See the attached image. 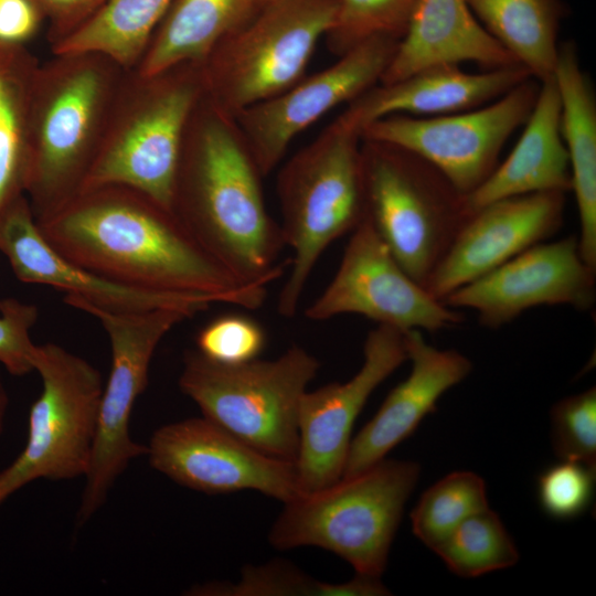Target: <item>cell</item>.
<instances>
[{"label": "cell", "mask_w": 596, "mask_h": 596, "mask_svg": "<svg viewBox=\"0 0 596 596\" xmlns=\"http://www.w3.org/2000/svg\"><path fill=\"white\" fill-rule=\"evenodd\" d=\"M36 224L62 256L123 285L209 296L251 310L267 297L268 286L236 279L171 209L129 187L82 190Z\"/></svg>", "instance_id": "obj_1"}, {"label": "cell", "mask_w": 596, "mask_h": 596, "mask_svg": "<svg viewBox=\"0 0 596 596\" xmlns=\"http://www.w3.org/2000/svg\"><path fill=\"white\" fill-rule=\"evenodd\" d=\"M262 175L234 117L205 94L188 123L171 209L198 243L244 284L268 286L289 266Z\"/></svg>", "instance_id": "obj_2"}, {"label": "cell", "mask_w": 596, "mask_h": 596, "mask_svg": "<svg viewBox=\"0 0 596 596\" xmlns=\"http://www.w3.org/2000/svg\"><path fill=\"white\" fill-rule=\"evenodd\" d=\"M125 72L96 52L53 54L39 64L29 111L25 191L35 221L82 190Z\"/></svg>", "instance_id": "obj_3"}, {"label": "cell", "mask_w": 596, "mask_h": 596, "mask_svg": "<svg viewBox=\"0 0 596 596\" xmlns=\"http://www.w3.org/2000/svg\"><path fill=\"white\" fill-rule=\"evenodd\" d=\"M361 142L360 129L340 114L279 166V226L292 252L277 299L283 317L296 315L322 253L364 216Z\"/></svg>", "instance_id": "obj_4"}, {"label": "cell", "mask_w": 596, "mask_h": 596, "mask_svg": "<svg viewBox=\"0 0 596 596\" xmlns=\"http://www.w3.org/2000/svg\"><path fill=\"white\" fill-rule=\"evenodd\" d=\"M205 93L200 62L126 70L82 190L125 185L171 209L184 132Z\"/></svg>", "instance_id": "obj_5"}, {"label": "cell", "mask_w": 596, "mask_h": 596, "mask_svg": "<svg viewBox=\"0 0 596 596\" xmlns=\"http://www.w3.org/2000/svg\"><path fill=\"white\" fill-rule=\"evenodd\" d=\"M421 467L386 459L284 503L268 542L280 551L315 546L345 560L355 574L381 577Z\"/></svg>", "instance_id": "obj_6"}, {"label": "cell", "mask_w": 596, "mask_h": 596, "mask_svg": "<svg viewBox=\"0 0 596 596\" xmlns=\"http://www.w3.org/2000/svg\"><path fill=\"white\" fill-rule=\"evenodd\" d=\"M319 368L299 345L274 360L233 365L192 350L184 354L179 386L206 419L267 456L295 462L300 401Z\"/></svg>", "instance_id": "obj_7"}, {"label": "cell", "mask_w": 596, "mask_h": 596, "mask_svg": "<svg viewBox=\"0 0 596 596\" xmlns=\"http://www.w3.org/2000/svg\"><path fill=\"white\" fill-rule=\"evenodd\" d=\"M364 214L403 269L425 285L468 215L435 167L400 147L361 142Z\"/></svg>", "instance_id": "obj_8"}, {"label": "cell", "mask_w": 596, "mask_h": 596, "mask_svg": "<svg viewBox=\"0 0 596 596\" xmlns=\"http://www.w3.org/2000/svg\"><path fill=\"white\" fill-rule=\"evenodd\" d=\"M337 8L338 0L262 4L202 62L206 96L233 116L296 84L332 26Z\"/></svg>", "instance_id": "obj_9"}, {"label": "cell", "mask_w": 596, "mask_h": 596, "mask_svg": "<svg viewBox=\"0 0 596 596\" xmlns=\"http://www.w3.org/2000/svg\"><path fill=\"white\" fill-rule=\"evenodd\" d=\"M64 301L96 318L110 344L111 364L104 384L94 446L76 522L84 525L105 503L117 478L129 464L147 455L129 425L134 405L148 384L153 353L163 337L192 316L173 308L120 310L65 295Z\"/></svg>", "instance_id": "obj_10"}, {"label": "cell", "mask_w": 596, "mask_h": 596, "mask_svg": "<svg viewBox=\"0 0 596 596\" xmlns=\"http://www.w3.org/2000/svg\"><path fill=\"white\" fill-rule=\"evenodd\" d=\"M42 391L29 413L23 450L0 471V504L36 479L85 477L104 384L87 360L55 343L36 345Z\"/></svg>", "instance_id": "obj_11"}, {"label": "cell", "mask_w": 596, "mask_h": 596, "mask_svg": "<svg viewBox=\"0 0 596 596\" xmlns=\"http://www.w3.org/2000/svg\"><path fill=\"white\" fill-rule=\"evenodd\" d=\"M539 89L540 82L530 77L471 110L432 117L385 116L365 125L361 139L421 157L466 195L496 169L504 143L530 116Z\"/></svg>", "instance_id": "obj_12"}, {"label": "cell", "mask_w": 596, "mask_h": 596, "mask_svg": "<svg viewBox=\"0 0 596 596\" xmlns=\"http://www.w3.org/2000/svg\"><path fill=\"white\" fill-rule=\"evenodd\" d=\"M348 313L402 331L434 332L462 321V313L403 269L365 214L351 232L333 278L305 312L313 321Z\"/></svg>", "instance_id": "obj_13"}, {"label": "cell", "mask_w": 596, "mask_h": 596, "mask_svg": "<svg viewBox=\"0 0 596 596\" xmlns=\"http://www.w3.org/2000/svg\"><path fill=\"white\" fill-rule=\"evenodd\" d=\"M398 41L374 38L337 56L284 92L233 117L263 177L280 166L295 138L340 105L380 83Z\"/></svg>", "instance_id": "obj_14"}, {"label": "cell", "mask_w": 596, "mask_h": 596, "mask_svg": "<svg viewBox=\"0 0 596 596\" xmlns=\"http://www.w3.org/2000/svg\"><path fill=\"white\" fill-rule=\"evenodd\" d=\"M146 456L155 470L206 494L255 490L286 503L305 493L294 461L267 456L203 416L159 427Z\"/></svg>", "instance_id": "obj_15"}, {"label": "cell", "mask_w": 596, "mask_h": 596, "mask_svg": "<svg viewBox=\"0 0 596 596\" xmlns=\"http://www.w3.org/2000/svg\"><path fill=\"white\" fill-rule=\"evenodd\" d=\"M405 331L377 324L369 331L360 370L343 383H330L302 395L296 468L304 492L342 477L353 424L374 390L407 360Z\"/></svg>", "instance_id": "obj_16"}, {"label": "cell", "mask_w": 596, "mask_h": 596, "mask_svg": "<svg viewBox=\"0 0 596 596\" xmlns=\"http://www.w3.org/2000/svg\"><path fill=\"white\" fill-rule=\"evenodd\" d=\"M595 274L581 255L578 236L571 235L529 247L443 301L475 311L482 326L496 329L539 306L592 308Z\"/></svg>", "instance_id": "obj_17"}, {"label": "cell", "mask_w": 596, "mask_h": 596, "mask_svg": "<svg viewBox=\"0 0 596 596\" xmlns=\"http://www.w3.org/2000/svg\"><path fill=\"white\" fill-rule=\"evenodd\" d=\"M565 193L535 192L494 201L472 213L424 287L444 300L558 231Z\"/></svg>", "instance_id": "obj_18"}, {"label": "cell", "mask_w": 596, "mask_h": 596, "mask_svg": "<svg viewBox=\"0 0 596 596\" xmlns=\"http://www.w3.org/2000/svg\"><path fill=\"white\" fill-rule=\"evenodd\" d=\"M0 253L20 281L45 285L120 310L173 308L192 317L217 301L209 296L151 291L123 285L74 264L43 237L26 195L0 217Z\"/></svg>", "instance_id": "obj_19"}, {"label": "cell", "mask_w": 596, "mask_h": 596, "mask_svg": "<svg viewBox=\"0 0 596 596\" xmlns=\"http://www.w3.org/2000/svg\"><path fill=\"white\" fill-rule=\"evenodd\" d=\"M404 339L412 364L409 375L387 394L375 415L351 439L342 477L356 475L386 458L435 411L439 397L472 369L462 353L428 344L421 330L405 331Z\"/></svg>", "instance_id": "obj_20"}, {"label": "cell", "mask_w": 596, "mask_h": 596, "mask_svg": "<svg viewBox=\"0 0 596 596\" xmlns=\"http://www.w3.org/2000/svg\"><path fill=\"white\" fill-rule=\"evenodd\" d=\"M530 77L521 65L468 73L458 64H439L393 83L376 84L350 102L341 114L360 131L365 125L395 114H456L491 103Z\"/></svg>", "instance_id": "obj_21"}, {"label": "cell", "mask_w": 596, "mask_h": 596, "mask_svg": "<svg viewBox=\"0 0 596 596\" xmlns=\"http://www.w3.org/2000/svg\"><path fill=\"white\" fill-rule=\"evenodd\" d=\"M462 62L486 70L520 65L481 25L467 0H418L380 83H393L429 66Z\"/></svg>", "instance_id": "obj_22"}, {"label": "cell", "mask_w": 596, "mask_h": 596, "mask_svg": "<svg viewBox=\"0 0 596 596\" xmlns=\"http://www.w3.org/2000/svg\"><path fill=\"white\" fill-rule=\"evenodd\" d=\"M560 119V95L551 77L540 82L535 104L510 155L478 188L464 195L468 215L505 198L571 191L570 160Z\"/></svg>", "instance_id": "obj_23"}, {"label": "cell", "mask_w": 596, "mask_h": 596, "mask_svg": "<svg viewBox=\"0 0 596 596\" xmlns=\"http://www.w3.org/2000/svg\"><path fill=\"white\" fill-rule=\"evenodd\" d=\"M553 78L561 102V135L571 169L583 259L596 268V100L573 42L558 46Z\"/></svg>", "instance_id": "obj_24"}, {"label": "cell", "mask_w": 596, "mask_h": 596, "mask_svg": "<svg viewBox=\"0 0 596 596\" xmlns=\"http://www.w3.org/2000/svg\"><path fill=\"white\" fill-rule=\"evenodd\" d=\"M259 7V0H173L134 70L148 75L182 63H202Z\"/></svg>", "instance_id": "obj_25"}, {"label": "cell", "mask_w": 596, "mask_h": 596, "mask_svg": "<svg viewBox=\"0 0 596 596\" xmlns=\"http://www.w3.org/2000/svg\"><path fill=\"white\" fill-rule=\"evenodd\" d=\"M487 32L539 82L553 77L561 0H467Z\"/></svg>", "instance_id": "obj_26"}, {"label": "cell", "mask_w": 596, "mask_h": 596, "mask_svg": "<svg viewBox=\"0 0 596 596\" xmlns=\"http://www.w3.org/2000/svg\"><path fill=\"white\" fill-rule=\"evenodd\" d=\"M39 64L24 44L0 42V217L25 195L29 111Z\"/></svg>", "instance_id": "obj_27"}, {"label": "cell", "mask_w": 596, "mask_h": 596, "mask_svg": "<svg viewBox=\"0 0 596 596\" xmlns=\"http://www.w3.org/2000/svg\"><path fill=\"white\" fill-rule=\"evenodd\" d=\"M173 0H108L88 21L51 45L53 54L96 52L125 70L139 63Z\"/></svg>", "instance_id": "obj_28"}, {"label": "cell", "mask_w": 596, "mask_h": 596, "mask_svg": "<svg viewBox=\"0 0 596 596\" xmlns=\"http://www.w3.org/2000/svg\"><path fill=\"white\" fill-rule=\"evenodd\" d=\"M191 595L211 596H385L390 590L381 577L355 574L343 583L313 578L294 564L270 561L245 565L236 583H207L194 586Z\"/></svg>", "instance_id": "obj_29"}, {"label": "cell", "mask_w": 596, "mask_h": 596, "mask_svg": "<svg viewBox=\"0 0 596 596\" xmlns=\"http://www.w3.org/2000/svg\"><path fill=\"white\" fill-rule=\"evenodd\" d=\"M435 553L454 574L466 578L511 567L520 557L499 515L489 508L465 519Z\"/></svg>", "instance_id": "obj_30"}, {"label": "cell", "mask_w": 596, "mask_h": 596, "mask_svg": "<svg viewBox=\"0 0 596 596\" xmlns=\"http://www.w3.org/2000/svg\"><path fill=\"white\" fill-rule=\"evenodd\" d=\"M487 508L483 479L472 471H454L422 494L411 513L412 531L435 552L465 519Z\"/></svg>", "instance_id": "obj_31"}, {"label": "cell", "mask_w": 596, "mask_h": 596, "mask_svg": "<svg viewBox=\"0 0 596 596\" xmlns=\"http://www.w3.org/2000/svg\"><path fill=\"white\" fill-rule=\"evenodd\" d=\"M418 0H338L328 50L340 56L374 38L401 41Z\"/></svg>", "instance_id": "obj_32"}, {"label": "cell", "mask_w": 596, "mask_h": 596, "mask_svg": "<svg viewBox=\"0 0 596 596\" xmlns=\"http://www.w3.org/2000/svg\"><path fill=\"white\" fill-rule=\"evenodd\" d=\"M551 438L561 460L596 470V390L558 401L551 411Z\"/></svg>", "instance_id": "obj_33"}, {"label": "cell", "mask_w": 596, "mask_h": 596, "mask_svg": "<svg viewBox=\"0 0 596 596\" xmlns=\"http://www.w3.org/2000/svg\"><path fill=\"white\" fill-rule=\"evenodd\" d=\"M196 351L221 364H241L258 358L266 344L263 327L251 317L225 313L205 324L198 333Z\"/></svg>", "instance_id": "obj_34"}, {"label": "cell", "mask_w": 596, "mask_h": 596, "mask_svg": "<svg viewBox=\"0 0 596 596\" xmlns=\"http://www.w3.org/2000/svg\"><path fill=\"white\" fill-rule=\"evenodd\" d=\"M596 470L584 464L562 460L539 480V499L544 511L555 519H573L588 507Z\"/></svg>", "instance_id": "obj_35"}, {"label": "cell", "mask_w": 596, "mask_h": 596, "mask_svg": "<svg viewBox=\"0 0 596 596\" xmlns=\"http://www.w3.org/2000/svg\"><path fill=\"white\" fill-rule=\"evenodd\" d=\"M38 317L35 305L15 298L0 299V364L10 374L34 371L38 344L32 342L30 332Z\"/></svg>", "instance_id": "obj_36"}, {"label": "cell", "mask_w": 596, "mask_h": 596, "mask_svg": "<svg viewBox=\"0 0 596 596\" xmlns=\"http://www.w3.org/2000/svg\"><path fill=\"white\" fill-rule=\"evenodd\" d=\"M49 21L50 44L66 38L88 21L108 0H35Z\"/></svg>", "instance_id": "obj_37"}, {"label": "cell", "mask_w": 596, "mask_h": 596, "mask_svg": "<svg viewBox=\"0 0 596 596\" xmlns=\"http://www.w3.org/2000/svg\"><path fill=\"white\" fill-rule=\"evenodd\" d=\"M44 20L35 0H0V42L24 44Z\"/></svg>", "instance_id": "obj_38"}, {"label": "cell", "mask_w": 596, "mask_h": 596, "mask_svg": "<svg viewBox=\"0 0 596 596\" xmlns=\"http://www.w3.org/2000/svg\"><path fill=\"white\" fill-rule=\"evenodd\" d=\"M8 404H9L8 394L0 376V435L2 434L3 428H4V421H6Z\"/></svg>", "instance_id": "obj_39"}, {"label": "cell", "mask_w": 596, "mask_h": 596, "mask_svg": "<svg viewBox=\"0 0 596 596\" xmlns=\"http://www.w3.org/2000/svg\"><path fill=\"white\" fill-rule=\"evenodd\" d=\"M274 1H278V0H259V3L262 6L264 3L274 2Z\"/></svg>", "instance_id": "obj_40"}]
</instances>
